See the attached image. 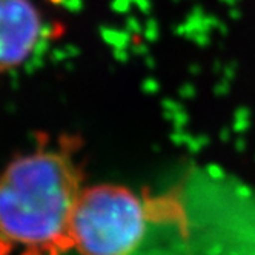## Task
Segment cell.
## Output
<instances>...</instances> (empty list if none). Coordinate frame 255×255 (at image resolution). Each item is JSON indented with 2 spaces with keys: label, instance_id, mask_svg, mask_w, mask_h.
<instances>
[{
  "label": "cell",
  "instance_id": "3",
  "mask_svg": "<svg viewBox=\"0 0 255 255\" xmlns=\"http://www.w3.org/2000/svg\"><path fill=\"white\" fill-rule=\"evenodd\" d=\"M42 39V19L31 0H0V72L23 65Z\"/></svg>",
  "mask_w": 255,
  "mask_h": 255
},
{
  "label": "cell",
  "instance_id": "1",
  "mask_svg": "<svg viewBox=\"0 0 255 255\" xmlns=\"http://www.w3.org/2000/svg\"><path fill=\"white\" fill-rule=\"evenodd\" d=\"M82 172L65 149L39 148L17 155L0 172V254L63 255Z\"/></svg>",
  "mask_w": 255,
  "mask_h": 255
},
{
  "label": "cell",
  "instance_id": "2",
  "mask_svg": "<svg viewBox=\"0 0 255 255\" xmlns=\"http://www.w3.org/2000/svg\"><path fill=\"white\" fill-rule=\"evenodd\" d=\"M157 211L128 186H85L71 220V248L79 255H134L148 239Z\"/></svg>",
  "mask_w": 255,
  "mask_h": 255
}]
</instances>
